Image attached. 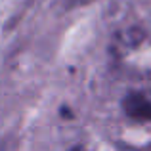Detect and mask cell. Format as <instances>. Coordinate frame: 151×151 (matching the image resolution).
<instances>
[{
  "label": "cell",
  "mask_w": 151,
  "mask_h": 151,
  "mask_svg": "<svg viewBox=\"0 0 151 151\" xmlns=\"http://www.w3.org/2000/svg\"><path fill=\"white\" fill-rule=\"evenodd\" d=\"M122 109L138 122L151 121V90H132L122 100Z\"/></svg>",
  "instance_id": "obj_1"
},
{
  "label": "cell",
  "mask_w": 151,
  "mask_h": 151,
  "mask_svg": "<svg viewBox=\"0 0 151 151\" xmlns=\"http://www.w3.org/2000/svg\"><path fill=\"white\" fill-rule=\"evenodd\" d=\"M69 151H82V147H81V145H77V147H73V149H69Z\"/></svg>",
  "instance_id": "obj_2"
}]
</instances>
